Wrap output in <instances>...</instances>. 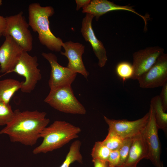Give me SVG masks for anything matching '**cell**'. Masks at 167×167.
<instances>
[{"label":"cell","mask_w":167,"mask_h":167,"mask_svg":"<svg viewBox=\"0 0 167 167\" xmlns=\"http://www.w3.org/2000/svg\"><path fill=\"white\" fill-rule=\"evenodd\" d=\"M5 18L6 26L3 36H11L24 51H31L32 49V36L23 12L21 11Z\"/></svg>","instance_id":"6"},{"label":"cell","mask_w":167,"mask_h":167,"mask_svg":"<svg viewBox=\"0 0 167 167\" xmlns=\"http://www.w3.org/2000/svg\"><path fill=\"white\" fill-rule=\"evenodd\" d=\"M2 4V0H0V6H1Z\"/></svg>","instance_id":"30"},{"label":"cell","mask_w":167,"mask_h":167,"mask_svg":"<svg viewBox=\"0 0 167 167\" xmlns=\"http://www.w3.org/2000/svg\"><path fill=\"white\" fill-rule=\"evenodd\" d=\"M94 167H109L107 161H104L97 159H92Z\"/></svg>","instance_id":"29"},{"label":"cell","mask_w":167,"mask_h":167,"mask_svg":"<svg viewBox=\"0 0 167 167\" xmlns=\"http://www.w3.org/2000/svg\"><path fill=\"white\" fill-rule=\"evenodd\" d=\"M125 10L138 15L144 20L145 26L146 27L147 18L137 12L132 6H120L107 0H92L86 7L83 8V13L92 15L97 21L100 17L106 13L113 11Z\"/></svg>","instance_id":"15"},{"label":"cell","mask_w":167,"mask_h":167,"mask_svg":"<svg viewBox=\"0 0 167 167\" xmlns=\"http://www.w3.org/2000/svg\"><path fill=\"white\" fill-rule=\"evenodd\" d=\"M12 121L0 131V134L8 135L10 141L32 146L40 138L42 131L50 122L47 113L37 110L14 111Z\"/></svg>","instance_id":"1"},{"label":"cell","mask_w":167,"mask_h":167,"mask_svg":"<svg viewBox=\"0 0 167 167\" xmlns=\"http://www.w3.org/2000/svg\"><path fill=\"white\" fill-rule=\"evenodd\" d=\"M94 16L87 13L83 18L81 32L86 41L91 45L93 52L98 59V64L101 67L105 65L108 60L106 49L102 42L96 37L92 27Z\"/></svg>","instance_id":"14"},{"label":"cell","mask_w":167,"mask_h":167,"mask_svg":"<svg viewBox=\"0 0 167 167\" xmlns=\"http://www.w3.org/2000/svg\"><path fill=\"white\" fill-rule=\"evenodd\" d=\"M162 87L161 93L159 96L164 111L165 112L167 110V82Z\"/></svg>","instance_id":"26"},{"label":"cell","mask_w":167,"mask_h":167,"mask_svg":"<svg viewBox=\"0 0 167 167\" xmlns=\"http://www.w3.org/2000/svg\"><path fill=\"white\" fill-rule=\"evenodd\" d=\"M6 26L5 17L0 15V37L3 36Z\"/></svg>","instance_id":"28"},{"label":"cell","mask_w":167,"mask_h":167,"mask_svg":"<svg viewBox=\"0 0 167 167\" xmlns=\"http://www.w3.org/2000/svg\"><path fill=\"white\" fill-rule=\"evenodd\" d=\"M62 47L65 51L61 52L68 61L67 67L76 73H79L87 79L89 72L86 70L82 59L85 46L82 44L69 41L63 43Z\"/></svg>","instance_id":"13"},{"label":"cell","mask_w":167,"mask_h":167,"mask_svg":"<svg viewBox=\"0 0 167 167\" xmlns=\"http://www.w3.org/2000/svg\"><path fill=\"white\" fill-rule=\"evenodd\" d=\"M134 138L124 139L122 145L118 149L120 155V163L118 167L122 166L126 162Z\"/></svg>","instance_id":"24"},{"label":"cell","mask_w":167,"mask_h":167,"mask_svg":"<svg viewBox=\"0 0 167 167\" xmlns=\"http://www.w3.org/2000/svg\"><path fill=\"white\" fill-rule=\"evenodd\" d=\"M44 101L61 112L80 115L86 113L85 108L75 97L71 85L50 90Z\"/></svg>","instance_id":"4"},{"label":"cell","mask_w":167,"mask_h":167,"mask_svg":"<svg viewBox=\"0 0 167 167\" xmlns=\"http://www.w3.org/2000/svg\"><path fill=\"white\" fill-rule=\"evenodd\" d=\"M111 151L102 141L95 142L92 148L91 155L92 159L107 161Z\"/></svg>","instance_id":"20"},{"label":"cell","mask_w":167,"mask_h":167,"mask_svg":"<svg viewBox=\"0 0 167 167\" xmlns=\"http://www.w3.org/2000/svg\"><path fill=\"white\" fill-rule=\"evenodd\" d=\"M160 167H164V166H163V164L162 163L161 164V166Z\"/></svg>","instance_id":"31"},{"label":"cell","mask_w":167,"mask_h":167,"mask_svg":"<svg viewBox=\"0 0 167 167\" xmlns=\"http://www.w3.org/2000/svg\"><path fill=\"white\" fill-rule=\"evenodd\" d=\"M149 117V112L142 118L133 121L110 119L104 116V119L108 125V130L114 132L123 139L134 138L141 135Z\"/></svg>","instance_id":"8"},{"label":"cell","mask_w":167,"mask_h":167,"mask_svg":"<svg viewBox=\"0 0 167 167\" xmlns=\"http://www.w3.org/2000/svg\"><path fill=\"white\" fill-rule=\"evenodd\" d=\"M14 114V111L9 104L0 101V126H6L10 122Z\"/></svg>","instance_id":"23"},{"label":"cell","mask_w":167,"mask_h":167,"mask_svg":"<svg viewBox=\"0 0 167 167\" xmlns=\"http://www.w3.org/2000/svg\"><path fill=\"white\" fill-rule=\"evenodd\" d=\"M164 50L158 46L147 48L135 52L132 64L134 73L132 79L137 80L154 64Z\"/></svg>","instance_id":"12"},{"label":"cell","mask_w":167,"mask_h":167,"mask_svg":"<svg viewBox=\"0 0 167 167\" xmlns=\"http://www.w3.org/2000/svg\"><path fill=\"white\" fill-rule=\"evenodd\" d=\"M42 56L49 62L51 70L48 82L50 90L71 85L77 75L67 68L61 65L58 62L56 56L51 53L43 52Z\"/></svg>","instance_id":"9"},{"label":"cell","mask_w":167,"mask_h":167,"mask_svg":"<svg viewBox=\"0 0 167 167\" xmlns=\"http://www.w3.org/2000/svg\"><path fill=\"white\" fill-rule=\"evenodd\" d=\"M140 87L154 88L167 82V54L164 53L158 58L152 66L138 79Z\"/></svg>","instance_id":"10"},{"label":"cell","mask_w":167,"mask_h":167,"mask_svg":"<svg viewBox=\"0 0 167 167\" xmlns=\"http://www.w3.org/2000/svg\"><path fill=\"white\" fill-rule=\"evenodd\" d=\"M81 142L79 140H76L71 144L69 152L65 159L59 167H70V165L75 161L82 163L83 156L80 152Z\"/></svg>","instance_id":"19"},{"label":"cell","mask_w":167,"mask_h":167,"mask_svg":"<svg viewBox=\"0 0 167 167\" xmlns=\"http://www.w3.org/2000/svg\"><path fill=\"white\" fill-rule=\"evenodd\" d=\"M117 75L123 81L129 79H132L134 73L132 65L130 63L123 61L119 63L116 68Z\"/></svg>","instance_id":"22"},{"label":"cell","mask_w":167,"mask_h":167,"mask_svg":"<svg viewBox=\"0 0 167 167\" xmlns=\"http://www.w3.org/2000/svg\"><path fill=\"white\" fill-rule=\"evenodd\" d=\"M148 159L146 147L141 135L133 139L127 159L122 167H137L142 159Z\"/></svg>","instance_id":"16"},{"label":"cell","mask_w":167,"mask_h":167,"mask_svg":"<svg viewBox=\"0 0 167 167\" xmlns=\"http://www.w3.org/2000/svg\"><path fill=\"white\" fill-rule=\"evenodd\" d=\"M37 61L36 56H32L24 51L14 68L8 73L14 72L24 77L25 80L22 82L20 89L23 92H31L42 78L41 71L38 68Z\"/></svg>","instance_id":"5"},{"label":"cell","mask_w":167,"mask_h":167,"mask_svg":"<svg viewBox=\"0 0 167 167\" xmlns=\"http://www.w3.org/2000/svg\"><path fill=\"white\" fill-rule=\"evenodd\" d=\"M54 13L51 6H43L38 3H31L28 7V23L33 31L38 33L41 44L51 51L58 52L61 51L63 42L50 30L49 18Z\"/></svg>","instance_id":"2"},{"label":"cell","mask_w":167,"mask_h":167,"mask_svg":"<svg viewBox=\"0 0 167 167\" xmlns=\"http://www.w3.org/2000/svg\"><path fill=\"white\" fill-rule=\"evenodd\" d=\"M80 128L65 121L56 120L42 131V143L32 151L34 154L46 153L59 149L79 137Z\"/></svg>","instance_id":"3"},{"label":"cell","mask_w":167,"mask_h":167,"mask_svg":"<svg viewBox=\"0 0 167 167\" xmlns=\"http://www.w3.org/2000/svg\"><path fill=\"white\" fill-rule=\"evenodd\" d=\"M91 1V0H75L76 4V10L77 11L79 10L81 8H83L85 7L89 4Z\"/></svg>","instance_id":"27"},{"label":"cell","mask_w":167,"mask_h":167,"mask_svg":"<svg viewBox=\"0 0 167 167\" xmlns=\"http://www.w3.org/2000/svg\"><path fill=\"white\" fill-rule=\"evenodd\" d=\"M0 47V72L4 75L15 67L23 53L22 48L9 35Z\"/></svg>","instance_id":"11"},{"label":"cell","mask_w":167,"mask_h":167,"mask_svg":"<svg viewBox=\"0 0 167 167\" xmlns=\"http://www.w3.org/2000/svg\"><path fill=\"white\" fill-rule=\"evenodd\" d=\"M148 122L141 134L146 147L148 159L155 167H160L162 164L160 159L161 146L158 135V129L156 122L154 111L150 105Z\"/></svg>","instance_id":"7"},{"label":"cell","mask_w":167,"mask_h":167,"mask_svg":"<svg viewBox=\"0 0 167 167\" xmlns=\"http://www.w3.org/2000/svg\"><path fill=\"white\" fill-rule=\"evenodd\" d=\"M124 139L114 132L108 130V135L102 142L112 151L118 150L122 145Z\"/></svg>","instance_id":"21"},{"label":"cell","mask_w":167,"mask_h":167,"mask_svg":"<svg viewBox=\"0 0 167 167\" xmlns=\"http://www.w3.org/2000/svg\"></svg>","instance_id":"32"},{"label":"cell","mask_w":167,"mask_h":167,"mask_svg":"<svg viewBox=\"0 0 167 167\" xmlns=\"http://www.w3.org/2000/svg\"><path fill=\"white\" fill-rule=\"evenodd\" d=\"M150 105L154 110L155 119L158 129L162 130L166 134L167 113L164 111L159 95L151 99Z\"/></svg>","instance_id":"18"},{"label":"cell","mask_w":167,"mask_h":167,"mask_svg":"<svg viewBox=\"0 0 167 167\" xmlns=\"http://www.w3.org/2000/svg\"><path fill=\"white\" fill-rule=\"evenodd\" d=\"M109 167H118L120 163L118 150L111 151L107 160Z\"/></svg>","instance_id":"25"},{"label":"cell","mask_w":167,"mask_h":167,"mask_svg":"<svg viewBox=\"0 0 167 167\" xmlns=\"http://www.w3.org/2000/svg\"><path fill=\"white\" fill-rule=\"evenodd\" d=\"M22 82L12 79L0 80V101L9 104L10 101L15 92L21 88Z\"/></svg>","instance_id":"17"}]
</instances>
